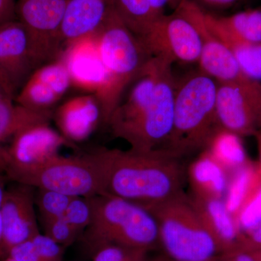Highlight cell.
I'll list each match as a JSON object with an SVG mask.
<instances>
[{
  "instance_id": "45",
  "label": "cell",
  "mask_w": 261,
  "mask_h": 261,
  "mask_svg": "<svg viewBox=\"0 0 261 261\" xmlns=\"http://www.w3.org/2000/svg\"><path fill=\"white\" fill-rule=\"evenodd\" d=\"M147 261H173L171 260V259L168 258V257H166V255H163V256H159L157 257H154L153 259H148Z\"/></svg>"
},
{
  "instance_id": "40",
  "label": "cell",
  "mask_w": 261,
  "mask_h": 261,
  "mask_svg": "<svg viewBox=\"0 0 261 261\" xmlns=\"http://www.w3.org/2000/svg\"><path fill=\"white\" fill-rule=\"evenodd\" d=\"M171 1L172 0H149L152 9L159 18L166 14L165 10Z\"/></svg>"
},
{
  "instance_id": "4",
  "label": "cell",
  "mask_w": 261,
  "mask_h": 261,
  "mask_svg": "<svg viewBox=\"0 0 261 261\" xmlns=\"http://www.w3.org/2000/svg\"><path fill=\"white\" fill-rule=\"evenodd\" d=\"M87 199L92 219L82 238L92 253L109 245L147 251L160 245L157 221L145 207L112 196L97 195Z\"/></svg>"
},
{
  "instance_id": "3",
  "label": "cell",
  "mask_w": 261,
  "mask_h": 261,
  "mask_svg": "<svg viewBox=\"0 0 261 261\" xmlns=\"http://www.w3.org/2000/svg\"><path fill=\"white\" fill-rule=\"evenodd\" d=\"M97 39L106 79L96 97L100 106L102 123L108 125L127 89L152 56L140 38L127 28L113 7L97 32Z\"/></svg>"
},
{
  "instance_id": "49",
  "label": "cell",
  "mask_w": 261,
  "mask_h": 261,
  "mask_svg": "<svg viewBox=\"0 0 261 261\" xmlns=\"http://www.w3.org/2000/svg\"></svg>"
},
{
  "instance_id": "12",
  "label": "cell",
  "mask_w": 261,
  "mask_h": 261,
  "mask_svg": "<svg viewBox=\"0 0 261 261\" xmlns=\"http://www.w3.org/2000/svg\"><path fill=\"white\" fill-rule=\"evenodd\" d=\"M1 203L3 247L5 255L19 244L39 233L35 205V187L11 181Z\"/></svg>"
},
{
  "instance_id": "38",
  "label": "cell",
  "mask_w": 261,
  "mask_h": 261,
  "mask_svg": "<svg viewBox=\"0 0 261 261\" xmlns=\"http://www.w3.org/2000/svg\"><path fill=\"white\" fill-rule=\"evenodd\" d=\"M214 261H257L250 252L240 249L220 253Z\"/></svg>"
},
{
  "instance_id": "29",
  "label": "cell",
  "mask_w": 261,
  "mask_h": 261,
  "mask_svg": "<svg viewBox=\"0 0 261 261\" xmlns=\"http://www.w3.org/2000/svg\"><path fill=\"white\" fill-rule=\"evenodd\" d=\"M240 233L249 232L261 223V185L247 201L236 219Z\"/></svg>"
},
{
  "instance_id": "9",
  "label": "cell",
  "mask_w": 261,
  "mask_h": 261,
  "mask_svg": "<svg viewBox=\"0 0 261 261\" xmlns=\"http://www.w3.org/2000/svg\"><path fill=\"white\" fill-rule=\"evenodd\" d=\"M216 115L221 128L254 137L261 130V82L245 78L218 83Z\"/></svg>"
},
{
  "instance_id": "13",
  "label": "cell",
  "mask_w": 261,
  "mask_h": 261,
  "mask_svg": "<svg viewBox=\"0 0 261 261\" xmlns=\"http://www.w3.org/2000/svg\"><path fill=\"white\" fill-rule=\"evenodd\" d=\"M38 66L27 30L18 20L0 25V74L16 95Z\"/></svg>"
},
{
  "instance_id": "20",
  "label": "cell",
  "mask_w": 261,
  "mask_h": 261,
  "mask_svg": "<svg viewBox=\"0 0 261 261\" xmlns=\"http://www.w3.org/2000/svg\"><path fill=\"white\" fill-rule=\"evenodd\" d=\"M202 13L206 23L214 32L241 42H261V7L228 16H217L203 10Z\"/></svg>"
},
{
  "instance_id": "1",
  "label": "cell",
  "mask_w": 261,
  "mask_h": 261,
  "mask_svg": "<svg viewBox=\"0 0 261 261\" xmlns=\"http://www.w3.org/2000/svg\"><path fill=\"white\" fill-rule=\"evenodd\" d=\"M94 152L102 168V195L147 207L185 192L187 166L169 152L106 147Z\"/></svg>"
},
{
  "instance_id": "24",
  "label": "cell",
  "mask_w": 261,
  "mask_h": 261,
  "mask_svg": "<svg viewBox=\"0 0 261 261\" xmlns=\"http://www.w3.org/2000/svg\"><path fill=\"white\" fill-rule=\"evenodd\" d=\"M110 1L127 28L139 38L145 37L160 18L152 9L149 0Z\"/></svg>"
},
{
  "instance_id": "16",
  "label": "cell",
  "mask_w": 261,
  "mask_h": 261,
  "mask_svg": "<svg viewBox=\"0 0 261 261\" xmlns=\"http://www.w3.org/2000/svg\"><path fill=\"white\" fill-rule=\"evenodd\" d=\"M53 118L61 135L72 143L87 140L102 122L100 106L95 94L75 96L57 108Z\"/></svg>"
},
{
  "instance_id": "25",
  "label": "cell",
  "mask_w": 261,
  "mask_h": 261,
  "mask_svg": "<svg viewBox=\"0 0 261 261\" xmlns=\"http://www.w3.org/2000/svg\"><path fill=\"white\" fill-rule=\"evenodd\" d=\"M210 29L229 48L243 74L247 78L261 82V42H241Z\"/></svg>"
},
{
  "instance_id": "15",
  "label": "cell",
  "mask_w": 261,
  "mask_h": 261,
  "mask_svg": "<svg viewBox=\"0 0 261 261\" xmlns=\"http://www.w3.org/2000/svg\"><path fill=\"white\" fill-rule=\"evenodd\" d=\"M73 147L74 144L49 127L38 124L29 127L15 136L7 147L10 164H31L59 154L62 147Z\"/></svg>"
},
{
  "instance_id": "7",
  "label": "cell",
  "mask_w": 261,
  "mask_h": 261,
  "mask_svg": "<svg viewBox=\"0 0 261 261\" xmlns=\"http://www.w3.org/2000/svg\"><path fill=\"white\" fill-rule=\"evenodd\" d=\"M153 97L137 116L126 125L111 132L113 137L126 141L137 151L162 148L172 129L176 80L173 63L162 57Z\"/></svg>"
},
{
  "instance_id": "48",
  "label": "cell",
  "mask_w": 261,
  "mask_h": 261,
  "mask_svg": "<svg viewBox=\"0 0 261 261\" xmlns=\"http://www.w3.org/2000/svg\"><path fill=\"white\" fill-rule=\"evenodd\" d=\"M148 259H149V258H148Z\"/></svg>"
},
{
  "instance_id": "31",
  "label": "cell",
  "mask_w": 261,
  "mask_h": 261,
  "mask_svg": "<svg viewBox=\"0 0 261 261\" xmlns=\"http://www.w3.org/2000/svg\"><path fill=\"white\" fill-rule=\"evenodd\" d=\"M64 217L80 234L83 233L92 219V209L88 199L82 197H73L65 211Z\"/></svg>"
},
{
  "instance_id": "39",
  "label": "cell",
  "mask_w": 261,
  "mask_h": 261,
  "mask_svg": "<svg viewBox=\"0 0 261 261\" xmlns=\"http://www.w3.org/2000/svg\"><path fill=\"white\" fill-rule=\"evenodd\" d=\"M9 180L5 173H0V260L7 257L3 247V221H2L1 216V203L5 190L6 188L7 182Z\"/></svg>"
},
{
  "instance_id": "27",
  "label": "cell",
  "mask_w": 261,
  "mask_h": 261,
  "mask_svg": "<svg viewBox=\"0 0 261 261\" xmlns=\"http://www.w3.org/2000/svg\"><path fill=\"white\" fill-rule=\"evenodd\" d=\"M73 198V197L60 192L36 189L35 205L42 225L64 216L65 211Z\"/></svg>"
},
{
  "instance_id": "34",
  "label": "cell",
  "mask_w": 261,
  "mask_h": 261,
  "mask_svg": "<svg viewBox=\"0 0 261 261\" xmlns=\"http://www.w3.org/2000/svg\"><path fill=\"white\" fill-rule=\"evenodd\" d=\"M8 256L11 257L15 261H44L36 248L32 239L13 247Z\"/></svg>"
},
{
  "instance_id": "2",
  "label": "cell",
  "mask_w": 261,
  "mask_h": 261,
  "mask_svg": "<svg viewBox=\"0 0 261 261\" xmlns=\"http://www.w3.org/2000/svg\"><path fill=\"white\" fill-rule=\"evenodd\" d=\"M218 83L197 69L176 81L172 129L161 150L184 159L207 147L219 128Z\"/></svg>"
},
{
  "instance_id": "41",
  "label": "cell",
  "mask_w": 261,
  "mask_h": 261,
  "mask_svg": "<svg viewBox=\"0 0 261 261\" xmlns=\"http://www.w3.org/2000/svg\"><path fill=\"white\" fill-rule=\"evenodd\" d=\"M8 162L7 147L0 146V173H5Z\"/></svg>"
},
{
  "instance_id": "10",
  "label": "cell",
  "mask_w": 261,
  "mask_h": 261,
  "mask_svg": "<svg viewBox=\"0 0 261 261\" xmlns=\"http://www.w3.org/2000/svg\"><path fill=\"white\" fill-rule=\"evenodd\" d=\"M140 39L151 56L162 57L173 64H197L200 59V33L193 22L176 9L161 17Z\"/></svg>"
},
{
  "instance_id": "8",
  "label": "cell",
  "mask_w": 261,
  "mask_h": 261,
  "mask_svg": "<svg viewBox=\"0 0 261 261\" xmlns=\"http://www.w3.org/2000/svg\"><path fill=\"white\" fill-rule=\"evenodd\" d=\"M67 0H18L17 20L28 33L38 68L58 59L63 51L62 20Z\"/></svg>"
},
{
  "instance_id": "5",
  "label": "cell",
  "mask_w": 261,
  "mask_h": 261,
  "mask_svg": "<svg viewBox=\"0 0 261 261\" xmlns=\"http://www.w3.org/2000/svg\"><path fill=\"white\" fill-rule=\"evenodd\" d=\"M145 208L157 221L159 245L171 260L214 261L221 253L185 192Z\"/></svg>"
},
{
  "instance_id": "23",
  "label": "cell",
  "mask_w": 261,
  "mask_h": 261,
  "mask_svg": "<svg viewBox=\"0 0 261 261\" xmlns=\"http://www.w3.org/2000/svg\"><path fill=\"white\" fill-rule=\"evenodd\" d=\"M242 138L237 134L219 127L205 149L231 173L250 161Z\"/></svg>"
},
{
  "instance_id": "6",
  "label": "cell",
  "mask_w": 261,
  "mask_h": 261,
  "mask_svg": "<svg viewBox=\"0 0 261 261\" xmlns=\"http://www.w3.org/2000/svg\"><path fill=\"white\" fill-rule=\"evenodd\" d=\"M5 174L10 181L70 197L102 195V168L97 154L65 156L60 154L31 164H10Z\"/></svg>"
},
{
  "instance_id": "36",
  "label": "cell",
  "mask_w": 261,
  "mask_h": 261,
  "mask_svg": "<svg viewBox=\"0 0 261 261\" xmlns=\"http://www.w3.org/2000/svg\"><path fill=\"white\" fill-rule=\"evenodd\" d=\"M201 9L224 10L233 8L245 0H190Z\"/></svg>"
},
{
  "instance_id": "30",
  "label": "cell",
  "mask_w": 261,
  "mask_h": 261,
  "mask_svg": "<svg viewBox=\"0 0 261 261\" xmlns=\"http://www.w3.org/2000/svg\"><path fill=\"white\" fill-rule=\"evenodd\" d=\"M148 252L142 249L109 245L94 252L93 261H147Z\"/></svg>"
},
{
  "instance_id": "47",
  "label": "cell",
  "mask_w": 261,
  "mask_h": 261,
  "mask_svg": "<svg viewBox=\"0 0 261 261\" xmlns=\"http://www.w3.org/2000/svg\"><path fill=\"white\" fill-rule=\"evenodd\" d=\"M0 261H15L14 259L12 258L10 256H7L4 257V258L2 259Z\"/></svg>"
},
{
  "instance_id": "42",
  "label": "cell",
  "mask_w": 261,
  "mask_h": 261,
  "mask_svg": "<svg viewBox=\"0 0 261 261\" xmlns=\"http://www.w3.org/2000/svg\"><path fill=\"white\" fill-rule=\"evenodd\" d=\"M254 137H255V140H256L257 149H258L259 161L257 162V164H258L259 168H260L261 171V130L257 132L256 135L254 136Z\"/></svg>"
},
{
  "instance_id": "35",
  "label": "cell",
  "mask_w": 261,
  "mask_h": 261,
  "mask_svg": "<svg viewBox=\"0 0 261 261\" xmlns=\"http://www.w3.org/2000/svg\"><path fill=\"white\" fill-rule=\"evenodd\" d=\"M238 249L249 252L261 249V223L251 231L241 235Z\"/></svg>"
},
{
  "instance_id": "26",
  "label": "cell",
  "mask_w": 261,
  "mask_h": 261,
  "mask_svg": "<svg viewBox=\"0 0 261 261\" xmlns=\"http://www.w3.org/2000/svg\"><path fill=\"white\" fill-rule=\"evenodd\" d=\"M60 99L53 89L33 74L15 97L18 104L35 111H53L51 108Z\"/></svg>"
},
{
  "instance_id": "33",
  "label": "cell",
  "mask_w": 261,
  "mask_h": 261,
  "mask_svg": "<svg viewBox=\"0 0 261 261\" xmlns=\"http://www.w3.org/2000/svg\"><path fill=\"white\" fill-rule=\"evenodd\" d=\"M44 261H63L65 247L51 240L47 235L39 233L32 239Z\"/></svg>"
},
{
  "instance_id": "21",
  "label": "cell",
  "mask_w": 261,
  "mask_h": 261,
  "mask_svg": "<svg viewBox=\"0 0 261 261\" xmlns=\"http://www.w3.org/2000/svg\"><path fill=\"white\" fill-rule=\"evenodd\" d=\"M53 118V111H32L18 104L14 97L0 99V144L29 127L49 124Z\"/></svg>"
},
{
  "instance_id": "11",
  "label": "cell",
  "mask_w": 261,
  "mask_h": 261,
  "mask_svg": "<svg viewBox=\"0 0 261 261\" xmlns=\"http://www.w3.org/2000/svg\"><path fill=\"white\" fill-rule=\"evenodd\" d=\"M175 9L193 22L202 41L198 69L218 83H228L247 78L243 74L229 48L207 25L202 10L190 0H178Z\"/></svg>"
},
{
  "instance_id": "28",
  "label": "cell",
  "mask_w": 261,
  "mask_h": 261,
  "mask_svg": "<svg viewBox=\"0 0 261 261\" xmlns=\"http://www.w3.org/2000/svg\"><path fill=\"white\" fill-rule=\"evenodd\" d=\"M32 74L53 89L61 99L72 86L69 73L61 58L42 65Z\"/></svg>"
},
{
  "instance_id": "19",
  "label": "cell",
  "mask_w": 261,
  "mask_h": 261,
  "mask_svg": "<svg viewBox=\"0 0 261 261\" xmlns=\"http://www.w3.org/2000/svg\"><path fill=\"white\" fill-rule=\"evenodd\" d=\"M187 176L192 195L224 198L230 173L205 149L187 166Z\"/></svg>"
},
{
  "instance_id": "37",
  "label": "cell",
  "mask_w": 261,
  "mask_h": 261,
  "mask_svg": "<svg viewBox=\"0 0 261 261\" xmlns=\"http://www.w3.org/2000/svg\"><path fill=\"white\" fill-rule=\"evenodd\" d=\"M17 20V1L0 0V25Z\"/></svg>"
},
{
  "instance_id": "14",
  "label": "cell",
  "mask_w": 261,
  "mask_h": 261,
  "mask_svg": "<svg viewBox=\"0 0 261 261\" xmlns=\"http://www.w3.org/2000/svg\"><path fill=\"white\" fill-rule=\"evenodd\" d=\"M59 58L68 69L72 86L88 94L99 93L104 84L106 71L97 32L65 44Z\"/></svg>"
},
{
  "instance_id": "44",
  "label": "cell",
  "mask_w": 261,
  "mask_h": 261,
  "mask_svg": "<svg viewBox=\"0 0 261 261\" xmlns=\"http://www.w3.org/2000/svg\"><path fill=\"white\" fill-rule=\"evenodd\" d=\"M0 84H1V85H3L5 89H8V90L9 91L10 93L13 94L15 97V94L14 93V92H13V89H12L11 87H10V84H8V82H7L6 80H5L4 77H3V75H2L1 74H0Z\"/></svg>"
},
{
  "instance_id": "18",
  "label": "cell",
  "mask_w": 261,
  "mask_h": 261,
  "mask_svg": "<svg viewBox=\"0 0 261 261\" xmlns=\"http://www.w3.org/2000/svg\"><path fill=\"white\" fill-rule=\"evenodd\" d=\"M206 227L219 244L221 252L238 249L242 233L223 198L190 196Z\"/></svg>"
},
{
  "instance_id": "17",
  "label": "cell",
  "mask_w": 261,
  "mask_h": 261,
  "mask_svg": "<svg viewBox=\"0 0 261 261\" xmlns=\"http://www.w3.org/2000/svg\"><path fill=\"white\" fill-rule=\"evenodd\" d=\"M111 9L110 0H67L61 27L63 46L97 33Z\"/></svg>"
},
{
  "instance_id": "22",
  "label": "cell",
  "mask_w": 261,
  "mask_h": 261,
  "mask_svg": "<svg viewBox=\"0 0 261 261\" xmlns=\"http://www.w3.org/2000/svg\"><path fill=\"white\" fill-rule=\"evenodd\" d=\"M261 185V171L257 163L249 161L230 173L224 202L236 219L247 201Z\"/></svg>"
},
{
  "instance_id": "43",
  "label": "cell",
  "mask_w": 261,
  "mask_h": 261,
  "mask_svg": "<svg viewBox=\"0 0 261 261\" xmlns=\"http://www.w3.org/2000/svg\"><path fill=\"white\" fill-rule=\"evenodd\" d=\"M6 97H12L15 98V96L13 95V94L10 93L8 89H5L3 85L0 84V99H3V98Z\"/></svg>"
},
{
  "instance_id": "32",
  "label": "cell",
  "mask_w": 261,
  "mask_h": 261,
  "mask_svg": "<svg viewBox=\"0 0 261 261\" xmlns=\"http://www.w3.org/2000/svg\"><path fill=\"white\" fill-rule=\"evenodd\" d=\"M43 228L44 234L64 247L70 246L81 235L70 226L64 216L43 224Z\"/></svg>"
},
{
  "instance_id": "46",
  "label": "cell",
  "mask_w": 261,
  "mask_h": 261,
  "mask_svg": "<svg viewBox=\"0 0 261 261\" xmlns=\"http://www.w3.org/2000/svg\"><path fill=\"white\" fill-rule=\"evenodd\" d=\"M253 257H255V260L257 261H261V249L257 250V251L250 252Z\"/></svg>"
}]
</instances>
